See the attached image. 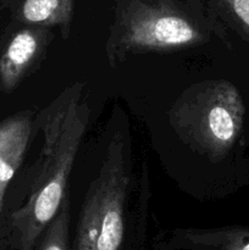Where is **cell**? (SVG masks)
<instances>
[{
    "instance_id": "cell-7",
    "label": "cell",
    "mask_w": 249,
    "mask_h": 250,
    "mask_svg": "<svg viewBox=\"0 0 249 250\" xmlns=\"http://www.w3.org/2000/svg\"><path fill=\"white\" fill-rule=\"evenodd\" d=\"M32 127V111L19 112L0 122V209L7 186L23 160Z\"/></svg>"
},
{
    "instance_id": "cell-11",
    "label": "cell",
    "mask_w": 249,
    "mask_h": 250,
    "mask_svg": "<svg viewBox=\"0 0 249 250\" xmlns=\"http://www.w3.org/2000/svg\"><path fill=\"white\" fill-rule=\"evenodd\" d=\"M9 248V244L5 239H0V250H7Z\"/></svg>"
},
{
    "instance_id": "cell-9",
    "label": "cell",
    "mask_w": 249,
    "mask_h": 250,
    "mask_svg": "<svg viewBox=\"0 0 249 250\" xmlns=\"http://www.w3.org/2000/svg\"><path fill=\"white\" fill-rule=\"evenodd\" d=\"M215 19L249 42V0H202Z\"/></svg>"
},
{
    "instance_id": "cell-6",
    "label": "cell",
    "mask_w": 249,
    "mask_h": 250,
    "mask_svg": "<svg viewBox=\"0 0 249 250\" xmlns=\"http://www.w3.org/2000/svg\"><path fill=\"white\" fill-rule=\"evenodd\" d=\"M158 250H249V229H175L154 242Z\"/></svg>"
},
{
    "instance_id": "cell-10",
    "label": "cell",
    "mask_w": 249,
    "mask_h": 250,
    "mask_svg": "<svg viewBox=\"0 0 249 250\" xmlns=\"http://www.w3.org/2000/svg\"><path fill=\"white\" fill-rule=\"evenodd\" d=\"M70 195L61 205L34 250H70Z\"/></svg>"
},
{
    "instance_id": "cell-4",
    "label": "cell",
    "mask_w": 249,
    "mask_h": 250,
    "mask_svg": "<svg viewBox=\"0 0 249 250\" xmlns=\"http://www.w3.org/2000/svg\"><path fill=\"white\" fill-rule=\"evenodd\" d=\"M129 154L124 136L110 141L81 208L75 250H120L126 231Z\"/></svg>"
},
{
    "instance_id": "cell-8",
    "label": "cell",
    "mask_w": 249,
    "mask_h": 250,
    "mask_svg": "<svg viewBox=\"0 0 249 250\" xmlns=\"http://www.w3.org/2000/svg\"><path fill=\"white\" fill-rule=\"evenodd\" d=\"M77 0H7L11 15L21 26L58 27L63 39L70 36Z\"/></svg>"
},
{
    "instance_id": "cell-1",
    "label": "cell",
    "mask_w": 249,
    "mask_h": 250,
    "mask_svg": "<svg viewBox=\"0 0 249 250\" xmlns=\"http://www.w3.org/2000/svg\"><path fill=\"white\" fill-rule=\"evenodd\" d=\"M84 83L62 90L37 117L43 134L38 172L27 202L11 212L5 239L14 250H34L68 197V178L89 122Z\"/></svg>"
},
{
    "instance_id": "cell-5",
    "label": "cell",
    "mask_w": 249,
    "mask_h": 250,
    "mask_svg": "<svg viewBox=\"0 0 249 250\" xmlns=\"http://www.w3.org/2000/svg\"><path fill=\"white\" fill-rule=\"evenodd\" d=\"M54 39L50 28L21 26L10 36L0 54V92L10 93L43 60Z\"/></svg>"
},
{
    "instance_id": "cell-2",
    "label": "cell",
    "mask_w": 249,
    "mask_h": 250,
    "mask_svg": "<svg viewBox=\"0 0 249 250\" xmlns=\"http://www.w3.org/2000/svg\"><path fill=\"white\" fill-rule=\"evenodd\" d=\"M227 41L226 28L202 0H116L105 56L116 68L129 55L172 53Z\"/></svg>"
},
{
    "instance_id": "cell-3",
    "label": "cell",
    "mask_w": 249,
    "mask_h": 250,
    "mask_svg": "<svg viewBox=\"0 0 249 250\" xmlns=\"http://www.w3.org/2000/svg\"><path fill=\"white\" fill-rule=\"evenodd\" d=\"M243 121L241 94L225 80L190 85L168 110V122L178 138L210 161L227 155L241 134Z\"/></svg>"
}]
</instances>
